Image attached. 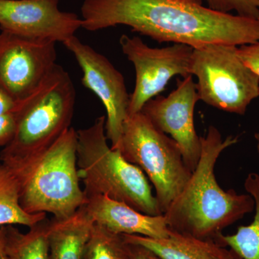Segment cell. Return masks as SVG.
<instances>
[{
	"label": "cell",
	"mask_w": 259,
	"mask_h": 259,
	"mask_svg": "<svg viewBox=\"0 0 259 259\" xmlns=\"http://www.w3.org/2000/svg\"><path fill=\"white\" fill-rule=\"evenodd\" d=\"M254 137L257 143V150H258V152L259 153V131L258 132L255 133Z\"/></svg>",
	"instance_id": "26"
},
{
	"label": "cell",
	"mask_w": 259,
	"mask_h": 259,
	"mask_svg": "<svg viewBox=\"0 0 259 259\" xmlns=\"http://www.w3.org/2000/svg\"><path fill=\"white\" fill-rule=\"evenodd\" d=\"M190 71L199 100L218 110L245 115L259 97V77L241 60L238 47L208 44L193 49Z\"/></svg>",
	"instance_id": "7"
},
{
	"label": "cell",
	"mask_w": 259,
	"mask_h": 259,
	"mask_svg": "<svg viewBox=\"0 0 259 259\" xmlns=\"http://www.w3.org/2000/svg\"><path fill=\"white\" fill-rule=\"evenodd\" d=\"M238 141L233 136L223 141L220 131L212 125L201 137L198 163L183 190L163 214L170 229L215 241L225 228L254 210V199L249 194L223 190L214 175L220 155Z\"/></svg>",
	"instance_id": "2"
},
{
	"label": "cell",
	"mask_w": 259,
	"mask_h": 259,
	"mask_svg": "<svg viewBox=\"0 0 259 259\" xmlns=\"http://www.w3.org/2000/svg\"><path fill=\"white\" fill-rule=\"evenodd\" d=\"M118 150L127 161L146 174L154 186L155 197L164 214L192 175L176 141L139 112L127 115Z\"/></svg>",
	"instance_id": "6"
},
{
	"label": "cell",
	"mask_w": 259,
	"mask_h": 259,
	"mask_svg": "<svg viewBox=\"0 0 259 259\" xmlns=\"http://www.w3.org/2000/svg\"><path fill=\"white\" fill-rule=\"evenodd\" d=\"M192 75L177 81L176 90L166 97L158 96L145 104L142 112L153 125L169 134L180 146L186 166L195 169L202 151L201 137L196 132L194 111L199 101Z\"/></svg>",
	"instance_id": "11"
},
{
	"label": "cell",
	"mask_w": 259,
	"mask_h": 259,
	"mask_svg": "<svg viewBox=\"0 0 259 259\" xmlns=\"http://www.w3.org/2000/svg\"><path fill=\"white\" fill-rule=\"evenodd\" d=\"M83 259H131L128 243L122 235L94 223Z\"/></svg>",
	"instance_id": "19"
},
{
	"label": "cell",
	"mask_w": 259,
	"mask_h": 259,
	"mask_svg": "<svg viewBox=\"0 0 259 259\" xmlns=\"http://www.w3.org/2000/svg\"><path fill=\"white\" fill-rule=\"evenodd\" d=\"M84 207L94 223L117 234L138 235L156 239L169 235L170 228L163 214H145L106 196L89 197Z\"/></svg>",
	"instance_id": "13"
},
{
	"label": "cell",
	"mask_w": 259,
	"mask_h": 259,
	"mask_svg": "<svg viewBox=\"0 0 259 259\" xmlns=\"http://www.w3.org/2000/svg\"><path fill=\"white\" fill-rule=\"evenodd\" d=\"M122 53L134 65L136 85L130 98L129 114L141 112L145 104L162 93L174 76H190V59L193 48L175 44L154 49L141 37L123 35L120 39Z\"/></svg>",
	"instance_id": "8"
},
{
	"label": "cell",
	"mask_w": 259,
	"mask_h": 259,
	"mask_svg": "<svg viewBox=\"0 0 259 259\" xmlns=\"http://www.w3.org/2000/svg\"><path fill=\"white\" fill-rule=\"evenodd\" d=\"M81 23L76 13L60 10L59 0H0L1 31L63 44Z\"/></svg>",
	"instance_id": "12"
},
{
	"label": "cell",
	"mask_w": 259,
	"mask_h": 259,
	"mask_svg": "<svg viewBox=\"0 0 259 259\" xmlns=\"http://www.w3.org/2000/svg\"><path fill=\"white\" fill-rule=\"evenodd\" d=\"M81 14L88 31L126 25L158 42L193 49L259 41L258 19L214 11L203 0H83Z\"/></svg>",
	"instance_id": "1"
},
{
	"label": "cell",
	"mask_w": 259,
	"mask_h": 259,
	"mask_svg": "<svg viewBox=\"0 0 259 259\" xmlns=\"http://www.w3.org/2000/svg\"><path fill=\"white\" fill-rule=\"evenodd\" d=\"M77 131H66L52 146L26 161L3 163L18 180L20 204L29 214L69 217L86 204L77 166Z\"/></svg>",
	"instance_id": "3"
},
{
	"label": "cell",
	"mask_w": 259,
	"mask_h": 259,
	"mask_svg": "<svg viewBox=\"0 0 259 259\" xmlns=\"http://www.w3.org/2000/svg\"><path fill=\"white\" fill-rule=\"evenodd\" d=\"M127 243H128L131 259H161L151 250L148 249L143 245Z\"/></svg>",
	"instance_id": "23"
},
{
	"label": "cell",
	"mask_w": 259,
	"mask_h": 259,
	"mask_svg": "<svg viewBox=\"0 0 259 259\" xmlns=\"http://www.w3.org/2000/svg\"><path fill=\"white\" fill-rule=\"evenodd\" d=\"M56 42L0 32V88L15 101L35 93L56 64Z\"/></svg>",
	"instance_id": "9"
},
{
	"label": "cell",
	"mask_w": 259,
	"mask_h": 259,
	"mask_svg": "<svg viewBox=\"0 0 259 259\" xmlns=\"http://www.w3.org/2000/svg\"><path fill=\"white\" fill-rule=\"evenodd\" d=\"M76 90L69 73L56 64L36 91L19 102L16 132L0 153L2 163L26 161L52 146L71 127Z\"/></svg>",
	"instance_id": "5"
},
{
	"label": "cell",
	"mask_w": 259,
	"mask_h": 259,
	"mask_svg": "<svg viewBox=\"0 0 259 259\" xmlns=\"http://www.w3.org/2000/svg\"><path fill=\"white\" fill-rule=\"evenodd\" d=\"M93 225L84 205L69 217L49 221L50 259H83Z\"/></svg>",
	"instance_id": "15"
},
{
	"label": "cell",
	"mask_w": 259,
	"mask_h": 259,
	"mask_svg": "<svg viewBox=\"0 0 259 259\" xmlns=\"http://www.w3.org/2000/svg\"><path fill=\"white\" fill-rule=\"evenodd\" d=\"M16 119L14 112L0 115V147H6L14 139Z\"/></svg>",
	"instance_id": "21"
},
{
	"label": "cell",
	"mask_w": 259,
	"mask_h": 259,
	"mask_svg": "<svg viewBox=\"0 0 259 259\" xmlns=\"http://www.w3.org/2000/svg\"><path fill=\"white\" fill-rule=\"evenodd\" d=\"M63 44L74 55L82 71L83 86L95 93L103 104L107 112V139L112 148L118 149L131 98L123 76L105 56L76 35Z\"/></svg>",
	"instance_id": "10"
},
{
	"label": "cell",
	"mask_w": 259,
	"mask_h": 259,
	"mask_svg": "<svg viewBox=\"0 0 259 259\" xmlns=\"http://www.w3.org/2000/svg\"><path fill=\"white\" fill-rule=\"evenodd\" d=\"M18 106V102L0 88V115L14 112Z\"/></svg>",
	"instance_id": "24"
},
{
	"label": "cell",
	"mask_w": 259,
	"mask_h": 259,
	"mask_svg": "<svg viewBox=\"0 0 259 259\" xmlns=\"http://www.w3.org/2000/svg\"><path fill=\"white\" fill-rule=\"evenodd\" d=\"M211 10L220 13L236 11L239 16L259 18V0H204Z\"/></svg>",
	"instance_id": "20"
},
{
	"label": "cell",
	"mask_w": 259,
	"mask_h": 259,
	"mask_svg": "<svg viewBox=\"0 0 259 259\" xmlns=\"http://www.w3.org/2000/svg\"><path fill=\"white\" fill-rule=\"evenodd\" d=\"M105 122L100 116L77 131L78 172L87 198L106 196L145 214H163L144 171L107 144Z\"/></svg>",
	"instance_id": "4"
},
{
	"label": "cell",
	"mask_w": 259,
	"mask_h": 259,
	"mask_svg": "<svg viewBox=\"0 0 259 259\" xmlns=\"http://www.w3.org/2000/svg\"><path fill=\"white\" fill-rule=\"evenodd\" d=\"M47 218L46 213L29 214L20 204L18 180L0 163V227L21 225L31 228Z\"/></svg>",
	"instance_id": "18"
},
{
	"label": "cell",
	"mask_w": 259,
	"mask_h": 259,
	"mask_svg": "<svg viewBox=\"0 0 259 259\" xmlns=\"http://www.w3.org/2000/svg\"><path fill=\"white\" fill-rule=\"evenodd\" d=\"M258 20H259V18H258Z\"/></svg>",
	"instance_id": "27"
},
{
	"label": "cell",
	"mask_w": 259,
	"mask_h": 259,
	"mask_svg": "<svg viewBox=\"0 0 259 259\" xmlns=\"http://www.w3.org/2000/svg\"><path fill=\"white\" fill-rule=\"evenodd\" d=\"M238 54L243 63L259 77V41L238 47Z\"/></svg>",
	"instance_id": "22"
},
{
	"label": "cell",
	"mask_w": 259,
	"mask_h": 259,
	"mask_svg": "<svg viewBox=\"0 0 259 259\" xmlns=\"http://www.w3.org/2000/svg\"><path fill=\"white\" fill-rule=\"evenodd\" d=\"M46 218L22 233L14 226H4L5 245L10 259H50Z\"/></svg>",
	"instance_id": "17"
},
{
	"label": "cell",
	"mask_w": 259,
	"mask_h": 259,
	"mask_svg": "<svg viewBox=\"0 0 259 259\" xmlns=\"http://www.w3.org/2000/svg\"><path fill=\"white\" fill-rule=\"evenodd\" d=\"M244 187L254 199L253 222L248 226L238 227L235 234L225 236L222 233L215 241L223 246L229 247L238 259H259V175L248 174Z\"/></svg>",
	"instance_id": "16"
},
{
	"label": "cell",
	"mask_w": 259,
	"mask_h": 259,
	"mask_svg": "<svg viewBox=\"0 0 259 259\" xmlns=\"http://www.w3.org/2000/svg\"><path fill=\"white\" fill-rule=\"evenodd\" d=\"M0 259H10L5 245L4 226L0 227Z\"/></svg>",
	"instance_id": "25"
},
{
	"label": "cell",
	"mask_w": 259,
	"mask_h": 259,
	"mask_svg": "<svg viewBox=\"0 0 259 259\" xmlns=\"http://www.w3.org/2000/svg\"><path fill=\"white\" fill-rule=\"evenodd\" d=\"M126 242L146 247L161 259H238L231 250L211 239H202L170 229L166 238L122 235Z\"/></svg>",
	"instance_id": "14"
}]
</instances>
